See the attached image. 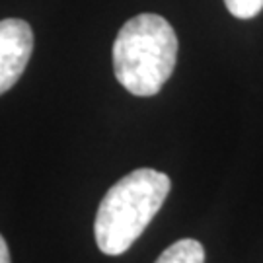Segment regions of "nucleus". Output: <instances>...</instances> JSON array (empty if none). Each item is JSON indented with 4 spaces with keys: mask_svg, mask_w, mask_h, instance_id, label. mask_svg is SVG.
I'll list each match as a JSON object with an SVG mask.
<instances>
[{
    "mask_svg": "<svg viewBox=\"0 0 263 263\" xmlns=\"http://www.w3.org/2000/svg\"><path fill=\"white\" fill-rule=\"evenodd\" d=\"M117 82L133 96L158 94L178 61V35L158 14H139L117 33L111 49Z\"/></svg>",
    "mask_w": 263,
    "mask_h": 263,
    "instance_id": "1",
    "label": "nucleus"
},
{
    "mask_svg": "<svg viewBox=\"0 0 263 263\" xmlns=\"http://www.w3.org/2000/svg\"><path fill=\"white\" fill-rule=\"evenodd\" d=\"M170 187L168 176L151 168H139L119 179L96 213L98 248L107 255L125 254L164 205Z\"/></svg>",
    "mask_w": 263,
    "mask_h": 263,
    "instance_id": "2",
    "label": "nucleus"
},
{
    "mask_svg": "<svg viewBox=\"0 0 263 263\" xmlns=\"http://www.w3.org/2000/svg\"><path fill=\"white\" fill-rule=\"evenodd\" d=\"M33 53V31L26 20H0V96L24 74Z\"/></svg>",
    "mask_w": 263,
    "mask_h": 263,
    "instance_id": "3",
    "label": "nucleus"
},
{
    "mask_svg": "<svg viewBox=\"0 0 263 263\" xmlns=\"http://www.w3.org/2000/svg\"><path fill=\"white\" fill-rule=\"evenodd\" d=\"M154 263H205V248L197 240L183 238L164 250Z\"/></svg>",
    "mask_w": 263,
    "mask_h": 263,
    "instance_id": "4",
    "label": "nucleus"
},
{
    "mask_svg": "<svg viewBox=\"0 0 263 263\" xmlns=\"http://www.w3.org/2000/svg\"><path fill=\"white\" fill-rule=\"evenodd\" d=\"M228 12L240 20L255 18L263 10V0H224Z\"/></svg>",
    "mask_w": 263,
    "mask_h": 263,
    "instance_id": "5",
    "label": "nucleus"
},
{
    "mask_svg": "<svg viewBox=\"0 0 263 263\" xmlns=\"http://www.w3.org/2000/svg\"><path fill=\"white\" fill-rule=\"evenodd\" d=\"M0 263H12L10 261V252H8V244L6 240L0 236Z\"/></svg>",
    "mask_w": 263,
    "mask_h": 263,
    "instance_id": "6",
    "label": "nucleus"
}]
</instances>
